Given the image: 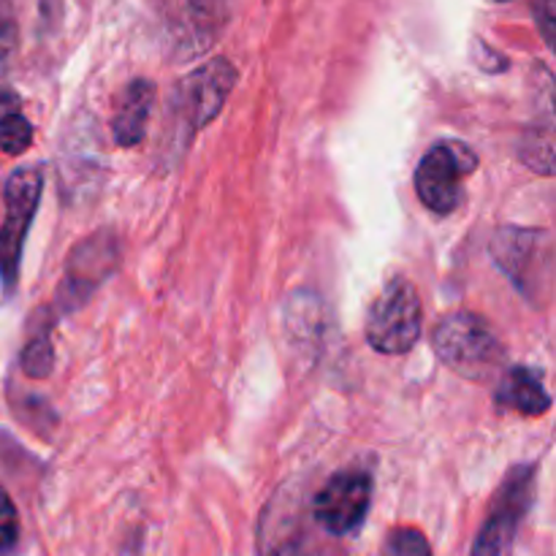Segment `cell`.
Returning a JSON list of instances; mask_svg holds the SVG:
<instances>
[{
	"instance_id": "cell-12",
	"label": "cell",
	"mask_w": 556,
	"mask_h": 556,
	"mask_svg": "<svg viewBox=\"0 0 556 556\" xmlns=\"http://www.w3.org/2000/svg\"><path fill=\"white\" fill-rule=\"evenodd\" d=\"M52 362H54V353H52V345H49L47 334L33 340L30 345L25 348V353H22V364H25V372L30 375V378H47V375L52 372Z\"/></svg>"
},
{
	"instance_id": "cell-15",
	"label": "cell",
	"mask_w": 556,
	"mask_h": 556,
	"mask_svg": "<svg viewBox=\"0 0 556 556\" xmlns=\"http://www.w3.org/2000/svg\"><path fill=\"white\" fill-rule=\"evenodd\" d=\"M503 3H505V0H503Z\"/></svg>"
},
{
	"instance_id": "cell-9",
	"label": "cell",
	"mask_w": 556,
	"mask_h": 556,
	"mask_svg": "<svg viewBox=\"0 0 556 556\" xmlns=\"http://www.w3.org/2000/svg\"><path fill=\"white\" fill-rule=\"evenodd\" d=\"M497 400L500 405L514 407L525 416H543L552 407V396H548L541 375L527 367H514L505 372Z\"/></svg>"
},
{
	"instance_id": "cell-10",
	"label": "cell",
	"mask_w": 556,
	"mask_h": 556,
	"mask_svg": "<svg viewBox=\"0 0 556 556\" xmlns=\"http://www.w3.org/2000/svg\"><path fill=\"white\" fill-rule=\"evenodd\" d=\"M33 144V125L22 114H5L0 119V150L5 155H22Z\"/></svg>"
},
{
	"instance_id": "cell-4",
	"label": "cell",
	"mask_w": 556,
	"mask_h": 556,
	"mask_svg": "<svg viewBox=\"0 0 556 556\" xmlns=\"http://www.w3.org/2000/svg\"><path fill=\"white\" fill-rule=\"evenodd\" d=\"M532 486H535L532 467H514L508 472L497 497H494L486 525L478 532L472 556H505L532 505Z\"/></svg>"
},
{
	"instance_id": "cell-6",
	"label": "cell",
	"mask_w": 556,
	"mask_h": 556,
	"mask_svg": "<svg viewBox=\"0 0 556 556\" xmlns=\"http://www.w3.org/2000/svg\"><path fill=\"white\" fill-rule=\"evenodd\" d=\"M237 85V68L228 60L217 58L195 68L179 81L177 112L190 130L204 128L220 114Z\"/></svg>"
},
{
	"instance_id": "cell-5",
	"label": "cell",
	"mask_w": 556,
	"mask_h": 556,
	"mask_svg": "<svg viewBox=\"0 0 556 556\" xmlns=\"http://www.w3.org/2000/svg\"><path fill=\"white\" fill-rule=\"evenodd\" d=\"M476 168V155L462 144H438L418 161V199L438 215H451L462 204V179Z\"/></svg>"
},
{
	"instance_id": "cell-1",
	"label": "cell",
	"mask_w": 556,
	"mask_h": 556,
	"mask_svg": "<svg viewBox=\"0 0 556 556\" xmlns=\"http://www.w3.org/2000/svg\"><path fill=\"white\" fill-rule=\"evenodd\" d=\"M434 353L451 372L462 375L465 380L486 383L503 369L505 348L492 326L476 313L445 315L434 329Z\"/></svg>"
},
{
	"instance_id": "cell-2",
	"label": "cell",
	"mask_w": 556,
	"mask_h": 556,
	"mask_svg": "<svg viewBox=\"0 0 556 556\" xmlns=\"http://www.w3.org/2000/svg\"><path fill=\"white\" fill-rule=\"evenodd\" d=\"M421 299L416 286L405 277H396L375 299L367 315V342L386 356H402L421 337Z\"/></svg>"
},
{
	"instance_id": "cell-13",
	"label": "cell",
	"mask_w": 556,
	"mask_h": 556,
	"mask_svg": "<svg viewBox=\"0 0 556 556\" xmlns=\"http://www.w3.org/2000/svg\"><path fill=\"white\" fill-rule=\"evenodd\" d=\"M20 538V519H16V508L5 489L0 486V552L11 548Z\"/></svg>"
},
{
	"instance_id": "cell-3",
	"label": "cell",
	"mask_w": 556,
	"mask_h": 556,
	"mask_svg": "<svg viewBox=\"0 0 556 556\" xmlns=\"http://www.w3.org/2000/svg\"><path fill=\"white\" fill-rule=\"evenodd\" d=\"M43 190L41 168H16L5 182V217L0 226V277L5 288L16 286L22 264V248H25L27 231H30L33 215L38 210Z\"/></svg>"
},
{
	"instance_id": "cell-14",
	"label": "cell",
	"mask_w": 556,
	"mask_h": 556,
	"mask_svg": "<svg viewBox=\"0 0 556 556\" xmlns=\"http://www.w3.org/2000/svg\"><path fill=\"white\" fill-rule=\"evenodd\" d=\"M14 43H16L14 25H9V22L0 20V63H3L11 52H14Z\"/></svg>"
},
{
	"instance_id": "cell-7",
	"label": "cell",
	"mask_w": 556,
	"mask_h": 556,
	"mask_svg": "<svg viewBox=\"0 0 556 556\" xmlns=\"http://www.w3.org/2000/svg\"><path fill=\"white\" fill-rule=\"evenodd\" d=\"M372 503V478L362 470L340 472L315 497V519L329 535H351L364 525Z\"/></svg>"
},
{
	"instance_id": "cell-11",
	"label": "cell",
	"mask_w": 556,
	"mask_h": 556,
	"mask_svg": "<svg viewBox=\"0 0 556 556\" xmlns=\"http://www.w3.org/2000/svg\"><path fill=\"white\" fill-rule=\"evenodd\" d=\"M383 556H432L427 535L416 527H400L386 541Z\"/></svg>"
},
{
	"instance_id": "cell-8",
	"label": "cell",
	"mask_w": 556,
	"mask_h": 556,
	"mask_svg": "<svg viewBox=\"0 0 556 556\" xmlns=\"http://www.w3.org/2000/svg\"><path fill=\"white\" fill-rule=\"evenodd\" d=\"M152 106H155V85L152 81L136 79L125 87L123 101H119L112 119V134L119 147H136L144 139Z\"/></svg>"
}]
</instances>
